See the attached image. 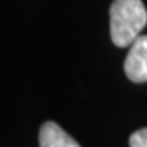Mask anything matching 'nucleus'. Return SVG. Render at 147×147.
<instances>
[{
    "mask_svg": "<svg viewBox=\"0 0 147 147\" xmlns=\"http://www.w3.org/2000/svg\"><path fill=\"white\" fill-rule=\"evenodd\" d=\"M39 147H80V144L57 123L46 121L39 129Z\"/></svg>",
    "mask_w": 147,
    "mask_h": 147,
    "instance_id": "nucleus-3",
    "label": "nucleus"
},
{
    "mask_svg": "<svg viewBox=\"0 0 147 147\" xmlns=\"http://www.w3.org/2000/svg\"><path fill=\"white\" fill-rule=\"evenodd\" d=\"M147 25V10L142 0H115L110 8L111 41L118 47L131 46Z\"/></svg>",
    "mask_w": 147,
    "mask_h": 147,
    "instance_id": "nucleus-1",
    "label": "nucleus"
},
{
    "mask_svg": "<svg viewBox=\"0 0 147 147\" xmlns=\"http://www.w3.org/2000/svg\"><path fill=\"white\" fill-rule=\"evenodd\" d=\"M129 147H147V127L132 132L129 137Z\"/></svg>",
    "mask_w": 147,
    "mask_h": 147,
    "instance_id": "nucleus-4",
    "label": "nucleus"
},
{
    "mask_svg": "<svg viewBox=\"0 0 147 147\" xmlns=\"http://www.w3.org/2000/svg\"><path fill=\"white\" fill-rule=\"evenodd\" d=\"M124 72L131 82H147V34H139L129 46L124 61Z\"/></svg>",
    "mask_w": 147,
    "mask_h": 147,
    "instance_id": "nucleus-2",
    "label": "nucleus"
}]
</instances>
